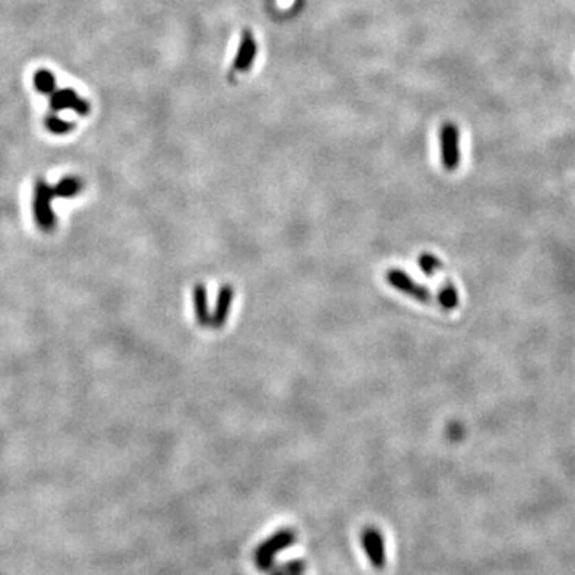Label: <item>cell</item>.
Returning a JSON list of instances; mask_svg holds the SVG:
<instances>
[{"mask_svg": "<svg viewBox=\"0 0 575 575\" xmlns=\"http://www.w3.org/2000/svg\"><path fill=\"white\" fill-rule=\"evenodd\" d=\"M192 297H193V310H195L197 323L203 326V328H205V326H210L211 312H210V305H208L206 286L203 283H197L195 286H193Z\"/></svg>", "mask_w": 575, "mask_h": 575, "instance_id": "9", "label": "cell"}, {"mask_svg": "<svg viewBox=\"0 0 575 575\" xmlns=\"http://www.w3.org/2000/svg\"><path fill=\"white\" fill-rule=\"evenodd\" d=\"M54 197H61L58 187H50L42 180L36 182V187H34V216H36L39 227L45 232L53 230L54 224H56L54 213L52 210V202Z\"/></svg>", "mask_w": 575, "mask_h": 575, "instance_id": "1", "label": "cell"}, {"mask_svg": "<svg viewBox=\"0 0 575 575\" xmlns=\"http://www.w3.org/2000/svg\"><path fill=\"white\" fill-rule=\"evenodd\" d=\"M256 56H257V41L251 34V31H243L239 48H237L234 61H232V69H230L229 76L235 77L237 74H245L250 71Z\"/></svg>", "mask_w": 575, "mask_h": 575, "instance_id": "5", "label": "cell"}, {"mask_svg": "<svg viewBox=\"0 0 575 575\" xmlns=\"http://www.w3.org/2000/svg\"><path fill=\"white\" fill-rule=\"evenodd\" d=\"M52 107L54 111H63V109H72L80 116H87L88 111H90V106H88L87 101L78 98L76 91L71 90V88H66V90H59L52 93Z\"/></svg>", "mask_w": 575, "mask_h": 575, "instance_id": "8", "label": "cell"}, {"mask_svg": "<svg viewBox=\"0 0 575 575\" xmlns=\"http://www.w3.org/2000/svg\"><path fill=\"white\" fill-rule=\"evenodd\" d=\"M72 123H67L61 120V118L58 117H50L47 120V128L52 133H56V135H63V133H67L72 130Z\"/></svg>", "mask_w": 575, "mask_h": 575, "instance_id": "13", "label": "cell"}, {"mask_svg": "<svg viewBox=\"0 0 575 575\" xmlns=\"http://www.w3.org/2000/svg\"><path fill=\"white\" fill-rule=\"evenodd\" d=\"M302 569H304V566H302V564L299 561H296V563L288 564L285 571H281V572H279L276 575H301L302 574Z\"/></svg>", "mask_w": 575, "mask_h": 575, "instance_id": "14", "label": "cell"}, {"mask_svg": "<svg viewBox=\"0 0 575 575\" xmlns=\"http://www.w3.org/2000/svg\"><path fill=\"white\" fill-rule=\"evenodd\" d=\"M441 163L446 171H455L460 165V133L453 122L443 123L440 131Z\"/></svg>", "mask_w": 575, "mask_h": 575, "instance_id": "2", "label": "cell"}, {"mask_svg": "<svg viewBox=\"0 0 575 575\" xmlns=\"http://www.w3.org/2000/svg\"><path fill=\"white\" fill-rule=\"evenodd\" d=\"M363 547L374 567L385 566V543L378 529H366L363 532Z\"/></svg>", "mask_w": 575, "mask_h": 575, "instance_id": "7", "label": "cell"}, {"mask_svg": "<svg viewBox=\"0 0 575 575\" xmlns=\"http://www.w3.org/2000/svg\"><path fill=\"white\" fill-rule=\"evenodd\" d=\"M294 542V535L290 530H280L272 535L270 539H267L264 543L257 548L256 552V563L261 569H269L274 563V558L280 552H283L286 547Z\"/></svg>", "mask_w": 575, "mask_h": 575, "instance_id": "4", "label": "cell"}, {"mask_svg": "<svg viewBox=\"0 0 575 575\" xmlns=\"http://www.w3.org/2000/svg\"><path fill=\"white\" fill-rule=\"evenodd\" d=\"M417 265L419 269L422 270V274L427 276H433L436 272H440L441 267H443L438 257L431 254V252H420L417 257Z\"/></svg>", "mask_w": 575, "mask_h": 575, "instance_id": "11", "label": "cell"}, {"mask_svg": "<svg viewBox=\"0 0 575 575\" xmlns=\"http://www.w3.org/2000/svg\"><path fill=\"white\" fill-rule=\"evenodd\" d=\"M234 299H235L234 286L232 285L221 286V290L217 291L215 310H213V314H211V325H210L211 328L221 329L222 326L227 323V318H229Z\"/></svg>", "mask_w": 575, "mask_h": 575, "instance_id": "6", "label": "cell"}, {"mask_svg": "<svg viewBox=\"0 0 575 575\" xmlns=\"http://www.w3.org/2000/svg\"><path fill=\"white\" fill-rule=\"evenodd\" d=\"M438 304L444 310H454L459 305V292L451 281H446L438 292Z\"/></svg>", "mask_w": 575, "mask_h": 575, "instance_id": "10", "label": "cell"}, {"mask_svg": "<svg viewBox=\"0 0 575 575\" xmlns=\"http://www.w3.org/2000/svg\"><path fill=\"white\" fill-rule=\"evenodd\" d=\"M385 279L389 281V285L393 286L396 291L403 292V294L413 297V299L422 302V304H430V302L433 301V296H431V291L428 288L417 283V281L409 274H406L404 270L391 267V269L387 270Z\"/></svg>", "mask_w": 575, "mask_h": 575, "instance_id": "3", "label": "cell"}, {"mask_svg": "<svg viewBox=\"0 0 575 575\" xmlns=\"http://www.w3.org/2000/svg\"><path fill=\"white\" fill-rule=\"evenodd\" d=\"M34 85L41 93L54 91V77L48 71H39L34 77Z\"/></svg>", "mask_w": 575, "mask_h": 575, "instance_id": "12", "label": "cell"}]
</instances>
